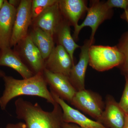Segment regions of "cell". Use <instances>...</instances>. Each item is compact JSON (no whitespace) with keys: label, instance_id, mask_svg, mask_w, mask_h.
<instances>
[{"label":"cell","instance_id":"1","mask_svg":"<svg viewBox=\"0 0 128 128\" xmlns=\"http://www.w3.org/2000/svg\"><path fill=\"white\" fill-rule=\"evenodd\" d=\"M4 90L0 97V107L4 110L10 101L21 96H36L45 99L54 105L56 102L44 77L43 72L38 73L31 78L22 80L5 76L3 78Z\"/></svg>","mask_w":128,"mask_h":128},{"label":"cell","instance_id":"2","mask_svg":"<svg viewBox=\"0 0 128 128\" xmlns=\"http://www.w3.org/2000/svg\"><path fill=\"white\" fill-rule=\"evenodd\" d=\"M15 105L17 118L24 121L26 128H64L63 112L56 102L50 112L22 98L16 100Z\"/></svg>","mask_w":128,"mask_h":128},{"label":"cell","instance_id":"3","mask_svg":"<svg viewBox=\"0 0 128 128\" xmlns=\"http://www.w3.org/2000/svg\"><path fill=\"white\" fill-rule=\"evenodd\" d=\"M89 55V64L98 72L109 70L121 65L124 59L123 54L117 47L92 45Z\"/></svg>","mask_w":128,"mask_h":128},{"label":"cell","instance_id":"4","mask_svg":"<svg viewBox=\"0 0 128 128\" xmlns=\"http://www.w3.org/2000/svg\"><path fill=\"white\" fill-rule=\"evenodd\" d=\"M70 104L97 121L100 118L105 107L99 94L86 89L76 91Z\"/></svg>","mask_w":128,"mask_h":128},{"label":"cell","instance_id":"5","mask_svg":"<svg viewBox=\"0 0 128 128\" xmlns=\"http://www.w3.org/2000/svg\"><path fill=\"white\" fill-rule=\"evenodd\" d=\"M32 0H21L16 8V12L12 29L10 46H15L28 34L29 27L32 24Z\"/></svg>","mask_w":128,"mask_h":128},{"label":"cell","instance_id":"6","mask_svg":"<svg viewBox=\"0 0 128 128\" xmlns=\"http://www.w3.org/2000/svg\"><path fill=\"white\" fill-rule=\"evenodd\" d=\"M15 46L22 60L34 75L43 72L44 60L28 34Z\"/></svg>","mask_w":128,"mask_h":128},{"label":"cell","instance_id":"7","mask_svg":"<svg viewBox=\"0 0 128 128\" xmlns=\"http://www.w3.org/2000/svg\"><path fill=\"white\" fill-rule=\"evenodd\" d=\"M105 2L98 1L93 2L90 8H88L86 17L80 25L74 29L73 38L76 40L80 31L85 27L89 26L92 29L90 39L94 41V35L98 27L104 21L108 18L111 12Z\"/></svg>","mask_w":128,"mask_h":128},{"label":"cell","instance_id":"8","mask_svg":"<svg viewBox=\"0 0 128 128\" xmlns=\"http://www.w3.org/2000/svg\"><path fill=\"white\" fill-rule=\"evenodd\" d=\"M74 62L61 45L54 48L44 60V69L52 73L62 74L68 77Z\"/></svg>","mask_w":128,"mask_h":128},{"label":"cell","instance_id":"9","mask_svg":"<svg viewBox=\"0 0 128 128\" xmlns=\"http://www.w3.org/2000/svg\"><path fill=\"white\" fill-rule=\"evenodd\" d=\"M53 98L62 108L64 122L75 124L81 128H108L100 123L90 119L79 110L68 105L64 100L50 90Z\"/></svg>","mask_w":128,"mask_h":128},{"label":"cell","instance_id":"10","mask_svg":"<svg viewBox=\"0 0 128 128\" xmlns=\"http://www.w3.org/2000/svg\"><path fill=\"white\" fill-rule=\"evenodd\" d=\"M43 74L50 90L64 100L70 103L76 92L69 80L68 77L62 74L52 73L44 69Z\"/></svg>","mask_w":128,"mask_h":128},{"label":"cell","instance_id":"11","mask_svg":"<svg viewBox=\"0 0 128 128\" xmlns=\"http://www.w3.org/2000/svg\"><path fill=\"white\" fill-rule=\"evenodd\" d=\"M93 43L94 41L90 39L85 41L81 48L79 61L73 66L70 73L69 80L76 91L85 89V76L89 64V49Z\"/></svg>","mask_w":128,"mask_h":128},{"label":"cell","instance_id":"12","mask_svg":"<svg viewBox=\"0 0 128 128\" xmlns=\"http://www.w3.org/2000/svg\"><path fill=\"white\" fill-rule=\"evenodd\" d=\"M63 20L58 0L33 20L32 23L34 27L39 28L54 37Z\"/></svg>","mask_w":128,"mask_h":128},{"label":"cell","instance_id":"13","mask_svg":"<svg viewBox=\"0 0 128 128\" xmlns=\"http://www.w3.org/2000/svg\"><path fill=\"white\" fill-rule=\"evenodd\" d=\"M16 8L4 0L0 11V50L10 48V43Z\"/></svg>","mask_w":128,"mask_h":128},{"label":"cell","instance_id":"14","mask_svg":"<svg viewBox=\"0 0 128 128\" xmlns=\"http://www.w3.org/2000/svg\"><path fill=\"white\" fill-rule=\"evenodd\" d=\"M126 116L114 98L110 95L107 96L105 108L98 122L108 128H122Z\"/></svg>","mask_w":128,"mask_h":128},{"label":"cell","instance_id":"15","mask_svg":"<svg viewBox=\"0 0 128 128\" xmlns=\"http://www.w3.org/2000/svg\"><path fill=\"white\" fill-rule=\"evenodd\" d=\"M58 4L64 19L76 28L82 14L88 8L82 0H60Z\"/></svg>","mask_w":128,"mask_h":128},{"label":"cell","instance_id":"16","mask_svg":"<svg viewBox=\"0 0 128 128\" xmlns=\"http://www.w3.org/2000/svg\"><path fill=\"white\" fill-rule=\"evenodd\" d=\"M0 66H8L17 72L23 79L34 75L24 63L17 52L11 48L0 50Z\"/></svg>","mask_w":128,"mask_h":128},{"label":"cell","instance_id":"17","mask_svg":"<svg viewBox=\"0 0 128 128\" xmlns=\"http://www.w3.org/2000/svg\"><path fill=\"white\" fill-rule=\"evenodd\" d=\"M28 34L45 60L54 47V37L36 27Z\"/></svg>","mask_w":128,"mask_h":128},{"label":"cell","instance_id":"18","mask_svg":"<svg viewBox=\"0 0 128 128\" xmlns=\"http://www.w3.org/2000/svg\"><path fill=\"white\" fill-rule=\"evenodd\" d=\"M70 26V24L64 19L56 34L57 36L58 44L65 49L74 62V52L80 46L76 43L72 36Z\"/></svg>","mask_w":128,"mask_h":128},{"label":"cell","instance_id":"19","mask_svg":"<svg viewBox=\"0 0 128 128\" xmlns=\"http://www.w3.org/2000/svg\"><path fill=\"white\" fill-rule=\"evenodd\" d=\"M57 0H32L31 12L32 20H34L46 9L55 4Z\"/></svg>","mask_w":128,"mask_h":128},{"label":"cell","instance_id":"20","mask_svg":"<svg viewBox=\"0 0 128 128\" xmlns=\"http://www.w3.org/2000/svg\"><path fill=\"white\" fill-rule=\"evenodd\" d=\"M123 54L124 59L121 65L126 74H128V37L124 40L119 48Z\"/></svg>","mask_w":128,"mask_h":128},{"label":"cell","instance_id":"21","mask_svg":"<svg viewBox=\"0 0 128 128\" xmlns=\"http://www.w3.org/2000/svg\"><path fill=\"white\" fill-rule=\"evenodd\" d=\"M126 84L122 96L118 104L125 114H128V81L126 80Z\"/></svg>","mask_w":128,"mask_h":128},{"label":"cell","instance_id":"22","mask_svg":"<svg viewBox=\"0 0 128 128\" xmlns=\"http://www.w3.org/2000/svg\"><path fill=\"white\" fill-rule=\"evenodd\" d=\"M110 9L114 8H121L127 10L128 6V0H108L105 2Z\"/></svg>","mask_w":128,"mask_h":128},{"label":"cell","instance_id":"23","mask_svg":"<svg viewBox=\"0 0 128 128\" xmlns=\"http://www.w3.org/2000/svg\"><path fill=\"white\" fill-rule=\"evenodd\" d=\"M5 128H26L24 122H20L16 124H8Z\"/></svg>","mask_w":128,"mask_h":128},{"label":"cell","instance_id":"24","mask_svg":"<svg viewBox=\"0 0 128 128\" xmlns=\"http://www.w3.org/2000/svg\"><path fill=\"white\" fill-rule=\"evenodd\" d=\"M64 128H81L75 124L64 123L63 125Z\"/></svg>","mask_w":128,"mask_h":128},{"label":"cell","instance_id":"25","mask_svg":"<svg viewBox=\"0 0 128 128\" xmlns=\"http://www.w3.org/2000/svg\"><path fill=\"white\" fill-rule=\"evenodd\" d=\"M8 2L10 4L12 5L14 7H16V6H17L18 7L20 4L21 0H10L8 1Z\"/></svg>","mask_w":128,"mask_h":128},{"label":"cell","instance_id":"26","mask_svg":"<svg viewBox=\"0 0 128 128\" xmlns=\"http://www.w3.org/2000/svg\"><path fill=\"white\" fill-rule=\"evenodd\" d=\"M122 128H128V114H126L125 122Z\"/></svg>","mask_w":128,"mask_h":128},{"label":"cell","instance_id":"27","mask_svg":"<svg viewBox=\"0 0 128 128\" xmlns=\"http://www.w3.org/2000/svg\"><path fill=\"white\" fill-rule=\"evenodd\" d=\"M6 75V74L4 72L0 70V77L3 78Z\"/></svg>","mask_w":128,"mask_h":128},{"label":"cell","instance_id":"28","mask_svg":"<svg viewBox=\"0 0 128 128\" xmlns=\"http://www.w3.org/2000/svg\"><path fill=\"white\" fill-rule=\"evenodd\" d=\"M4 0H0V11L2 8V6L4 4Z\"/></svg>","mask_w":128,"mask_h":128},{"label":"cell","instance_id":"29","mask_svg":"<svg viewBox=\"0 0 128 128\" xmlns=\"http://www.w3.org/2000/svg\"><path fill=\"white\" fill-rule=\"evenodd\" d=\"M124 17L125 18H126V20L128 22V13H126V12H124Z\"/></svg>","mask_w":128,"mask_h":128},{"label":"cell","instance_id":"30","mask_svg":"<svg viewBox=\"0 0 128 128\" xmlns=\"http://www.w3.org/2000/svg\"><path fill=\"white\" fill-rule=\"evenodd\" d=\"M126 80L128 81V74H126Z\"/></svg>","mask_w":128,"mask_h":128},{"label":"cell","instance_id":"31","mask_svg":"<svg viewBox=\"0 0 128 128\" xmlns=\"http://www.w3.org/2000/svg\"><path fill=\"white\" fill-rule=\"evenodd\" d=\"M125 12H126V13H128V8H127V10L125 11Z\"/></svg>","mask_w":128,"mask_h":128}]
</instances>
